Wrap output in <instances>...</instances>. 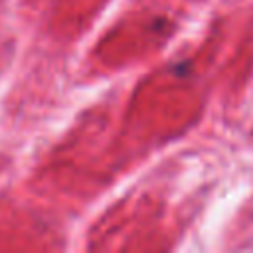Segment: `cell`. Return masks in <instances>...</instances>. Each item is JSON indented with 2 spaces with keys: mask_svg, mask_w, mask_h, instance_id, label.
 Masks as SVG:
<instances>
[]
</instances>
